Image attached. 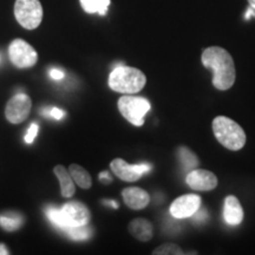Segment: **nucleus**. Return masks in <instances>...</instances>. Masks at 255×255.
I'll return each mask as SVG.
<instances>
[{
	"label": "nucleus",
	"instance_id": "nucleus-1",
	"mask_svg": "<svg viewBox=\"0 0 255 255\" xmlns=\"http://www.w3.org/2000/svg\"><path fill=\"white\" fill-rule=\"evenodd\" d=\"M203 66L213 71V85L218 90H229L234 85L237 78L235 64L233 57L227 50L220 46H212L203 51Z\"/></svg>",
	"mask_w": 255,
	"mask_h": 255
},
{
	"label": "nucleus",
	"instance_id": "nucleus-2",
	"mask_svg": "<svg viewBox=\"0 0 255 255\" xmlns=\"http://www.w3.org/2000/svg\"><path fill=\"white\" fill-rule=\"evenodd\" d=\"M146 77L141 70L119 65L111 71L109 76V87L115 92L123 95L137 94L145 87Z\"/></svg>",
	"mask_w": 255,
	"mask_h": 255
},
{
	"label": "nucleus",
	"instance_id": "nucleus-3",
	"mask_svg": "<svg viewBox=\"0 0 255 255\" xmlns=\"http://www.w3.org/2000/svg\"><path fill=\"white\" fill-rule=\"evenodd\" d=\"M213 131L216 139L229 150L238 151L246 145L247 136L240 124L226 116H218L213 121Z\"/></svg>",
	"mask_w": 255,
	"mask_h": 255
},
{
	"label": "nucleus",
	"instance_id": "nucleus-4",
	"mask_svg": "<svg viewBox=\"0 0 255 255\" xmlns=\"http://www.w3.org/2000/svg\"><path fill=\"white\" fill-rule=\"evenodd\" d=\"M151 109L148 100L143 97H136L132 95L122 96L119 101V110L128 122L135 127H142L144 124V117Z\"/></svg>",
	"mask_w": 255,
	"mask_h": 255
},
{
	"label": "nucleus",
	"instance_id": "nucleus-5",
	"mask_svg": "<svg viewBox=\"0 0 255 255\" xmlns=\"http://www.w3.org/2000/svg\"><path fill=\"white\" fill-rule=\"evenodd\" d=\"M60 223L59 229L65 231L70 227L89 225L91 220L90 210L84 203L79 201H70L59 209Z\"/></svg>",
	"mask_w": 255,
	"mask_h": 255
},
{
	"label": "nucleus",
	"instance_id": "nucleus-6",
	"mask_svg": "<svg viewBox=\"0 0 255 255\" xmlns=\"http://www.w3.org/2000/svg\"><path fill=\"white\" fill-rule=\"evenodd\" d=\"M14 15L26 30H34L43 20V7L39 0H15Z\"/></svg>",
	"mask_w": 255,
	"mask_h": 255
},
{
	"label": "nucleus",
	"instance_id": "nucleus-7",
	"mask_svg": "<svg viewBox=\"0 0 255 255\" xmlns=\"http://www.w3.org/2000/svg\"><path fill=\"white\" fill-rule=\"evenodd\" d=\"M8 57L19 69H27L38 62L37 51L23 39H14L8 46Z\"/></svg>",
	"mask_w": 255,
	"mask_h": 255
},
{
	"label": "nucleus",
	"instance_id": "nucleus-8",
	"mask_svg": "<svg viewBox=\"0 0 255 255\" xmlns=\"http://www.w3.org/2000/svg\"><path fill=\"white\" fill-rule=\"evenodd\" d=\"M31 107V98L27 95L17 94L6 104V119L12 124H19L24 122L27 119L28 115H30Z\"/></svg>",
	"mask_w": 255,
	"mask_h": 255
},
{
	"label": "nucleus",
	"instance_id": "nucleus-9",
	"mask_svg": "<svg viewBox=\"0 0 255 255\" xmlns=\"http://www.w3.org/2000/svg\"><path fill=\"white\" fill-rule=\"evenodd\" d=\"M201 207V197L196 194H186L177 197L171 203L169 212L175 219L191 218L199 212Z\"/></svg>",
	"mask_w": 255,
	"mask_h": 255
},
{
	"label": "nucleus",
	"instance_id": "nucleus-10",
	"mask_svg": "<svg viewBox=\"0 0 255 255\" xmlns=\"http://www.w3.org/2000/svg\"><path fill=\"white\" fill-rule=\"evenodd\" d=\"M186 182L193 190L210 191L218 187L219 180L212 171L205 169H193L188 173Z\"/></svg>",
	"mask_w": 255,
	"mask_h": 255
},
{
	"label": "nucleus",
	"instance_id": "nucleus-11",
	"mask_svg": "<svg viewBox=\"0 0 255 255\" xmlns=\"http://www.w3.org/2000/svg\"><path fill=\"white\" fill-rule=\"evenodd\" d=\"M124 203L130 209L141 210L150 202V195L144 189L138 187H129L122 191Z\"/></svg>",
	"mask_w": 255,
	"mask_h": 255
},
{
	"label": "nucleus",
	"instance_id": "nucleus-12",
	"mask_svg": "<svg viewBox=\"0 0 255 255\" xmlns=\"http://www.w3.org/2000/svg\"><path fill=\"white\" fill-rule=\"evenodd\" d=\"M223 218L226 223L231 226L240 225L244 220V209L240 201L237 196L229 195L225 200V208H223Z\"/></svg>",
	"mask_w": 255,
	"mask_h": 255
},
{
	"label": "nucleus",
	"instance_id": "nucleus-13",
	"mask_svg": "<svg viewBox=\"0 0 255 255\" xmlns=\"http://www.w3.org/2000/svg\"><path fill=\"white\" fill-rule=\"evenodd\" d=\"M110 168L120 180L126 182H136L142 177V175L136 170L135 164L127 163L122 158H115L114 161H111Z\"/></svg>",
	"mask_w": 255,
	"mask_h": 255
},
{
	"label": "nucleus",
	"instance_id": "nucleus-14",
	"mask_svg": "<svg viewBox=\"0 0 255 255\" xmlns=\"http://www.w3.org/2000/svg\"><path fill=\"white\" fill-rule=\"evenodd\" d=\"M129 233L136 240L148 242L154 235V227L146 219L137 218L129 223Z\"/></svg>",
	"mask_w": 255,
	"mask_h": 255
},
{
	"label": "nucleus",
	"instance_id": "nucleus-15",
	"mask_svg": "<svg viewBox=\"0 0 255 255\" xmlns=\"http://www.w3.org/2000/svg\"><path fill=\"white\" fill-rule=\"evenodd\" d=\"M53 173L59 180L60 183V193L64 197H71L76 193L75 181L70 174V171L64 165L58 164L53 168Z\"/></svg>",
	"mask_w": 255,
	"mask_h": 255
},
{
	"label": "nucleus",
	"instance_id": "nucleus-16",
	"mask_svg": "<svg viewBox=\"0 0 255 255\" xmlns=\"http://www.w3.org/2000/svg\"><path fill=\"white\" fill-rule=\"evenodd\" d=\"M69 171L70 174H71L76 184H78L82 189H89V188H91L92 178L90 176V174L88 173V170H85V169L81 167L79 164L72 163L69 167Z\"/></svg>",
	"mask_w": 255,
	"mask_h": 255
},
{
	"label": "nucleus",
	"instance_id": "nucleus-17",
	"mask_svg": "<svg viewBox=\"0 0 255 255\" xmlns=\"http://www.w3.org/2000/svg\"><path fill=\"white\" fill-rule=\"evenodd\" d=\"M24 223V218L19 213H4L0 214V227L7 232H15Z\"/></svg>",
	"mask_w": 255,
	"mask_h": 255
},
{
	"label": "nucleus",
	"instance_id": "nucleus-18",
	"mask_svg": "<svg viewBox=\"0 0 255 255\" xmlns=\"http://www.w3.org/2000/svg\"><path fill=\"white\" fill-rule=\"evenodd\" d=\"M79 1L83 9L90 14L98 13L100 15H105L110 6V0H79Z\"/></svg>",
	"mask_w": 255,
	"mask_h": 255
},
{
	"label": "nucleus",
	"instance_id": "nucleus-19",
	"mask_svg": "<svg viewBox=\"0 0 255 255\" xmlns=\"http://www.w3.org/2000/svg\"><path fill=\"white\" fill-rule=\"evenodd\" d=\"M68 234L70 239L75 241H85L92 237V229L87 226H79V227H70L64 231Z\"/></svg>",
	"mask_w": 255,
	"mask_h": 255
},
{
	"label": "nucleus",
	"instance_id": "nucleus-20",
	"mask_svg": "<svg viewBox=\"0 0 255 255\" xmlns=\"http://www.w3.org/2000/svg\"><path fill=\"white\" fill-rule=\"evenodd\" d=\"M178 154H180L181 162H182V164L186 168L193 170V169H195L196 165L199 164V159H197L196 155L194 154L190 149L186 148V146H181V148L178 149Z\"/></svg>",
	"mask_w": 255,
	"mask_h": 255
},
{
	"label": "nucleus",
	"instance_id": "nucleus-21",
	"mask_svg": "<svg viewBox=\"0 0 255 255\" xmlns=\"http://www.w3.org/2000/svg\"><path fill=\"white\" fill-rule=\"evenodd\" d=\"M154 255H183L186 254L184 252L181 250L180 246L173 244V242H168V244L161 245V246L155 248L154 252H152Z\"/></svg>",
	"mask_w": 255,
	"mask_h": 255
},
{
	"label": "nucleus",
	"instance_id": "nucleus-22",
	"mask_svg": "<svg viewBox=\"0 0 255 255\" xmlns=\"http://www.w3.org/2000/svg\"><path fill=\"white\" fill-rule=\"evenodd\" d=\"M38 132H39V126H38V123H32L30 128H28L26 135H25V142L27 144H32L34 142V139H36Z\"/></svg>",
	"mask_w": 255,
	"mask_h": 255
},
{
	"label": "nucleus",
	"instance_id": "nucleus-23",
	"mask_svg": "<svg viewBox=\"0 0 255 255\" xmlns=\"http://www.w3.org/2000/svg\"><path fill=\"white\" fill-rule=\"evenodd\" d=\"M43 115H45V116H50L51 119L53 120H62L65 117L66 113L62 109H59V108H51V109L49 110H43V113H41Z\"/></svg>",
	"mask_w": 255,
	"mask_h": 255
},
{
	"label": "nucleus",
	"instance_id": "nucleus-24",
	"mask_svg": "<svg viewBox=\"0 0 255 255\" xmlns=\"http://www.w3.org/2000/svg\"><path fill=\"white\" fill-rule=\"evenodd\" d=\"M49 76L53 79V81H62V79L65 77V73L59 69H51L49 71Z\"/></svg>",
	"mask_w": 255,
	"mask_h": 255
},
{
	"label": "nucleus",
	"instance_id": "nucleus-25",
	"mask_svg": "<svg viewBox=\"0 0 255 255\" xmlns=\"http://www.w3.org/2000/svg\"><path fill=\"white\" fill-rule=\"evenodd\" d=\"M100 181L104 184H109L111 181H113V177L110 176L108 171H102L100 174Z\"/></svg>",
	"mask_w": 255,
	"mask_h": 255
},
{
	"label": "nucleus",
	"instance_id": "nucleus-26",
	"mask_svg": "<svg viewBox=\"0 0 255 255\" xmlns=\"http://www.w3.org/2000/svg\"><path fill=\"white\" fill-rule=\"evenodd\" d=\"M104 205H108L110 207H113V208H119V205H117L116 201H111V200H104L103 201Z\"/></svg>",
	"mask_w": 255,
	"mask_h": 255
},
{
	"label": "nucleus",
	"instance_id": "nucleus-27",
	"mask_svg": "<svg viewBox=\"0 0 255 255\" xmlns=\"http://www.w3.org/2000/svg\"><path fill=\"white\" fill-rule=\"evenodd\" d=\"M1 254H5V255L9 254V251H8V248L6 247L4 244H0V255H1Z\"/></svg>",
	"mask_w": 255,
	"mask_h": 255
},
{
	"label": "nucleus",
	"instance_id": "nucleus-28",
	"mask_svg": "<svg viewBox=\"0 0 255 255\" xmlns=\"http://www.w3.org/2000/svg\"><path fill=\"white\" fill-rule=\"evenodd\" d=\"M252 15H254L255 17V9L253 8V7H250L247 9V12H246V15H245V17H246V19L248 20V19H250Z\"/></svg>",
	"mask_w": 255,
	"mask_h": 255
},
{
	"label": "nucleus",
	"instance_id": "nucleus-29",
	"mask_svg": "<svg viewBox=\"0 0 255 255\" xmlns=\"http://www.w3.org/2000/svg\"><path fill=\"white\" fill-rule=\"evenodd\" d=\"M248 2H250L251 7H253L255 9V0H248Z\"/></svg>",
	"mask_w": 255,
	"mask_h": 255
},
{
	"label": "nucleus",
	"instance_id": "nucleus-30",
	"mask_svg": "<svg viewBox=\"0 0 255 255\" xmlns=\"http://www.w3.org/2000/svg\"><path fill=\"white\" fill-rule=\"evenodd\" d=\"M0 59H1V57H0Z\"/></svg>",
	"mask_w": 255,
	"mask_h": 255
}]
</instances>
